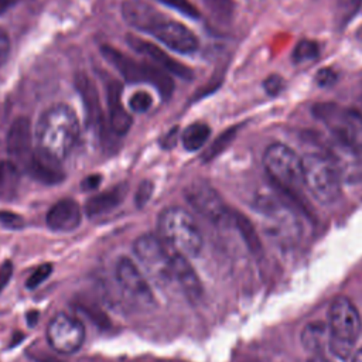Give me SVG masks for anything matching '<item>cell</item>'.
<instances>
[{
	"label": "cell",
	"mask_w": 362,
	"mask_h": 362,
	"mask_svg": "<svg viewBox=\"0 0 362 362\" xmlns=\"http://www.w3.org/2000/svg\"><path fill=\"white\" fill-rule=\"evenodd\" d=\"M328 327L329 351L341 359H348L362 328L361 315L351 300L342 296L334 298L328 311Z\"/></svg>",
	"instance_id": "obj_5"
},
{
	"label": "cell",
	"mask_w": 362,
	"mask_h": 362,
	"mask_svg": "<svg viewBox=\"0 0 362 362\" xmlns=\"http://www.w3.org/2000/svg\"><path fill=\"white\" fill-rule=\"evenodd\" d=\"M362 0H337L335 3V20L338 25L348 23L352 16L358 11Z\"/></svg>",
	"instance_id": "obj_30"
},
{
	"label": "cell",
	"mask_w": 362,
	"mask_h": 362,
	"mask_svg": "<svg viewBox=\"0 0 362 362\" xmlns=\"http://www.w3.org/2000/svg\"><path fill=\"white\" fill-rule=\"evenodd\" d=\"M263 165L274 184L291 198H298L304 185L303 158L283 143L270 144L263 154Z\"/></svg>",
	"instance_id": "obj_4"
},
{
	"label": "cell",
	"mask_w": 362,
	"mask_h": 362,
	"mask_svg": "<svg viewBox=\"0 0 362 362\" xmlns=\"http://www.w3.org/2000/svg\"><path fill=\"white\" fill-rule=\"evenodd\" d=\"M79 134L75 112L66 105L48 107L40 117L35 139L38 148L62 160L74 148Z\"/></svg>",
	"instance_id": "obj_1"
},
{
	"label": "cell",
	"mask_w": 362,
	"mask_h": 362,
	"mask_svg": "<svg viewBox=\"0 0 362 362\" xmlns=\"http://www.w3.org/2000/svg\"><path fill=\"white\" fill-rule=\"evenodd\" d=\"M100 175L99 174H92L89 177H86L83 181H82V188L83 189H95L99 184H100Z\"/></svg>",
	"instance_id": "obj_40"
},
{
	"label": "cell",
	"mask_w": 362,
	"mask_h": 362,
	"mask_svg": "<svg viewBox=\"0 0 362 362\" xmlns=\"http://www.w3.org/2000/svg\"><path fill=\"white\" fill-rule=\"evenodd\" d=\"M158 236L178 253L197 256L204 245L201 229L194 216L184 208L171 206L164 209L157 222Z\"/></svg>",
	"instance_id": "obj_2"
},
{
	"label": "cell",
	"mask_w": 362,
	"mask_h": 362,
	"mask_svg": "<svg viewBox=\"0 0 362 362\" xmlns=\"http://www.w3.org/2000/svg\"><path fill=\"white\" fill-rule=\"evenodd\" d=\"M151 192H153V182L148 181V180L143 181V182L139 185L137 192H136V205H137L139 208L144 206L146 202L150 199Z\"/></svg>",
	"instance_id": "obj_36"
},
{
	"label": "cell",
	"mask_w": 362,
	"mask_h": 362,
	"mask_svg": "<svg viewBox=\"0 0 362 362\" xmlns=\"http://www.w3.org/2000/svg\"><path fill=\"white\" fill-rule=\"evenodd\" d=\"M311 112L334 139L362 150V115L359 112L335 102L315 103Z\"/></svg>",
	"instance_id": "obj_7"
},
{
	"label": "cell",
	"mask_w": 362,
	"mask_h": 362,
	"mask_svg": "<svg viewBox=\"0 0 362 362\" xmlns=\"http://www.w3.org/2000/svg\"><path fill=\"white\" fill-rule=\"evenodd\" d=\"M204 4L209 16L219 24L229 23L235 11L233 0H204Z\"/></svg>",
	"instance_id": "obj_27"
},
{
	"label": "cell",
	"mask_w": 362,
	"mask_h": 362,
	"mask_svg": "<svg viewBox=\"0 0 362 362\" xmlns=\"http://www.w3.org/2000/svg\"><path fill=\"white\" fill-rule=\"evenodd\" d=\"M37 320H38V313H37V311L28 313V315H27V322H28V325H34V324L37 322Z\"/></svg>",
	"instance_id": "obj_42"
},
{
	"label": "cell",
	"mask_w": 362,
	"mask_h": 362,
	"mask_svg": "<svg viewBox=\"0 0 362 362\" xmlns=\"http://www.w3.org/2000/svg\"><path fill=\"white\" fill-rule=\"evenodd\" d=\"M327 154L334 161L342 181L355 184L362 181V150L351 144L332 139L327 148Z\"/></svg>",
	"instance_id": "obj_13"
},
{
	"label": "cell",
	"mask_w": 362,
	"mask_h": 362,
	"mask_svg": "<svg viewBox=\"0 0 362 362\" xmlns=\"http://www.w3.org/2000/svg\"><path fill=\"white\" fill-rule=\"evenodd\" d=\"M151 103H153L151 96L147 92H141V90L133 93V96L129 100V105H130L132 110L139 112V113L146 112L151 106Z\"/></svg>",
	"instance_id": "obj_33"
},
{
	"label": "cell",
	"mask_w": 362,
	"mask_h": 362,
	"mask_svg": "<svg viewBox=\"0 0 362 362\" xmlns=\"http://www.w3.org/2000/svg\"><path fill=\"white\" fill-rule=\"evenodd\" d=\"M171 266H173V279L174 281H177V284L182 290V293L187 296V298L189 301L199 300L202 296V284L194 267L188 262L187 256L173 249Z\"/></svg>",
	"instance_id": "obj_16"
},
{
	"label": "cell",
	"mask_w": 362,
	"mask_h": 362,
	"mask_svg": "<svg viewBox=\"0 0 362 362\" xmlns=\"http://www.w3.org/2000/svg\"><path fill=\"white\" fill-rule=\"evenodd\" d=\"M356 38L362 42V25L358 28V31H356Z\"/></svg>",
	"instance_id": "obj_44"
},
{
	"label": "cell",
	"mask_w": 362,
	"mask_h": 362,
	"mask_svg": "<svg viewBox=\"0 0 362 362\" xmlns=\"http://www.w3.org/2000/svg\"><path fill=\"white\" fill-rule=\"evenodd\" d=\"M51 272H52V264H51V263H44V264L38 266V267L35 269V272L27 279V283H25L27 288H35V287H38L44 280L48 279V276L51 274Z\"/></svg>",
	"instance_id": "obj_32"
},
{
	"label": "cell",
	"mask_w": 362,
	"mask_h": 362,
	"mask_svg": "<svg viewBox=\"0 0 362 362\" xmlns=\"http://www.w3.org/2000/svg\"><path fill=\"white\" fill-rule=\"evenodd\" d=\"M331 332L327 322L313 321L307 324L301 331L303 346L314 355H322L325 349H329Z\"/></svg>",
	"instance_id": "obj_23"
},
{
	"label": "cell",
	"mask_w": 362,
	"mask_h": 362,
	"mask_svg": "<svg viewBox=\"0 0 362 362\" xmlns=\"http://www.w3.org/2000/svg\"><path fill=\"white\" fill-rule=\"evenodd\" d=\"M28 170L35 180L44 184H58L65 177L61 160L38 147L30 157Z\"/></svg>",
	"instance_id": "obj_18"
},
{
	"label": "cell",
	"mask_w": 362,
	"mask_h": 362,
	"mask_svg": "<svg viewBox=\"0 0 362 362\" xmlns=\"http://www.w3.org/2000/svg\"><path fill=\"white\" fill-rule=\"evenodd\" d=\"M106 93L109 105V126L115 134L123 136L132 126V116L122 103V85L117 81L110 79L109 83H106Z\"/></svg>",
	"instance_id": "obj_21"
},
{
	"label": "cell",
	"mask_w": 362,
	"mask_h": 362,
	"mask_svg": "<svg viewBox=\"0 0 362 362\" xmlns=\"http://www.w3.org/2000/svg\"><path fill=\"white\" fill-rule=\"evenodd\" d=\"M236 136V129L232 127V129H228L225 130L222 134H219L215 141L211 144V147L205 151L204 154V161H209L212 158H215L218 154H221L235 139Z\"/></svg>",
	"instance_id": "obj_29"
},
{
	"label": "cell",
	"mask_w": 362,
	"mask_h": 362,
	"mask_svg": "<svg viewBox=\"0 0 362 362\" xmlns=\"http://www.w3.org/2000/svg\"><path fill=\"white\" fill-rule=\"evenodd\" d=\"M47 338L54 351L71 355L78 352L83 345L85 328L76 317L58 314L51 320L47 328Z\"/></svg>",
	"instance_id": "obj_10"
},
{
	"label": "cell",
	"mask_w": 362,
	"mask_h": 362,
	"mask_svg": "<svg viewBox=\"0 0 362 362\" xmlns=\"http://www.w3.org/2000/svg\"><path fill=\"white\" fill-rule=\"evenodd\" d=\"M304 185L322 205L334 204L341 195L342 178L327 151H308L303 157Z\"/></svg>",
	"instance_id": "obj_3"
},
{
	"label": "cell",
	"mask_w": 362,
	"mask_h": 362,
	"mask_svg": "<svg viewBox=\"0 0 362 362\" xmlns=\"http://www.w3.org/2000/svg\"><path fill=\"white\" fill-rule=\"evenodd\" d=\"M189 205L212 223H221L229 216V211L218 191L205 181H195L185 188Z\"/></svg>",
	"instance_id": "obj_12"
},
{
	"label": "cell",
	"mask_w": 362,
	"mask_h": 362,
	"mask_svg": "<svg viewBox=\"0 0 362 362\" xmlns=\"http://www.w3.org/2000/svg\"><path fill=\"white\" fill-rule=\"evenodd\" d=\"M318 57V44L313 40H301L297 42L293 51V59L297 64L313 61Z\"/></svg>",
	"instance_id": "obj_28"
},
{
	"label": "cell",
	"mask_w": 362,
	"mask_h": 362,
	"mask_svg": "<svg viewBox=\"0 0 362 362\" xmlns=\"http://www.w3.org/2000/svg\"><path fill=\"white\" fill-rule=\"evenodd\" d=\"M127 44L134 51H137L139 54L147 57L151 62H154V65L160 66L165 72L173 74L178 78H182V79H191L192 78V71L188 66H185L184 64L174 59L171 55H168L160 47L154 45L148 41H144L139 37H134V35H127Z\"/></svg>",
	"instance_id": "obj_15"
},
{
	"label": "cell",
	"mask_w": 362,
	"mask_h": 362,
	"mask_svg": "<svg viewBox=\"0 0 362 362\" xmlns=\"http://www.w3.org/2000/svg\"><path fill=\"white\" fill-rule=\"evenodd\" d=\"M211 134V129L206 123L202 122H195L189 126H187V129L182 133V144L188 151H197L198 148H201L205 141L208 140Z\"/></svg>",
	"instance_id": "obj_25"
},
{
	"label": "cell",
	"mask_w": 362,
	"mask_h": 362,
	"mask_svg": "<svg viewBox=\"0 0 362 362\" xmlns=\"http://www.w3.org/2000/svg\"><path fill=\"white\" fill-rule=\"evenodd\" d=\"M3 175H4V165H3V163L0 161V182H1V180H3Z\"/></svg>",
	"instance_id": "obj_45"
},
{
	"label": "cell",
	"mask_w": 362,
	"mask_h": 362,
	"mask_svg": "<svg viewBox=\"0 0 362 362\" xmlns=\"http://www.w3.org/2000/svg\"><path fill=\"white\" fill-rule=\"evenodd\" d=\"M11 274H13V263L10 260L3 262V264L0 266V293L10 281Z\"/></svg>",
	"instance_id": "obj_38"
},
{
	"label": "cell",
	"mask_w": 362,
	"mask_h": 362,
	"mask_svg": "<svg viewBox=\"0 0 362 362\" xmlns=\"http://www.w3.org/2000/svg\"><path fill=\"white\" fill-rule=\"evenodd\" d=\"M81 208L74 199H61L47 214V225L57 232H69L81 223Z\"/></svg>",
	"instance_id": "obj_19"
},
{
	"label": "cell",
	"mask_w": 362,
	"mask_h": 362,
	"mask_svg": "<svg viewBox=\"0 0 362 362\" xmlns=\"http://www.w3.org/2000/svg\"><path fill=\"white\" fill-rule=\"evenodd\" d=\"M133 250L139 262L156 281L160 284L174 281L171 266L173 249L160 236L153 233L139 236L133 245Z\"/></svg>",
	"instance_id": "obj_8"
},
{
	"label": "cell",
	"mask_w": 362,
	"mask_h": 362,
	"mask_svg": "<svg viewBox=\"0 0 362 362\" xmlns=\"http://www.w3.org/2000/svg\"><path fill=\"white\" fill-rule=\"evenodd\" d=\"M126 188L123 185H117L113 189L96 194L90 197L85 205V212L88 216H99L116 208L124 198Z\"/></svg>",
	"instance_id": "obj_24"
},
{
	"label": "cell",
	"mask_w": 362,
	"mask_h": 362,
	"mask_svg": "<svg viewBox=\"0 0 362 362\" xmlns=\"http://www.w3.org/2000/svg\"><path fill=\"white\" fill-rule=\"evenodd\" d=\"M232 218H233V222H235V225H236L242 239L245 240L246 246L249 247V250L252 253H255V255L259 253L262 250V243H260L259 236L256 233V229L253 228L250 221L245 215H242L239 212H233Z\"/></svg>",
	"instance_id": "obj_26"
},
{
	"label": "cell",
	"mask_w": 362,
	"mask_h": 362,
	"mask_svg": "<svg viewBox=\"0 0 362 362\" xmlns=\"http://www.w3.org/2000/svg\"><path fill=\"white\" fill-rule=\"evenodd\" d=\"M0 226L6 229H21L24 226V219L18 214L0 211Z\"/></svg>",
	"instance_id": "obj_34"
},
{
	"label": "cell",
	"mask_w": 362,
	"mask_h": 362,
	"mask_svg": "<svg viewBox=\"0 0 362 362\" xmlns=\"http://www.w3.org/2000/svg\"><path fill=\"white\" fill-rule=\"evenodd\" d=\"M75 86L78 93L81 95L85 113H86V120L88 124L96 130L102 129V109H100V100L99 95L96 90V86L93 81L86 75V74H78L75 76Z\"/></svg>",
	"instance_id": "obj_20"
},
{
	"label": "cell",
	"mask_w": 362,
	"mask_h": 362,
	"mask_svg": "<svg viewBox=\"0 0 362 362\" xmlns=\"http://www.w3.org/2000/svg\"><path fill=\"white\" fill-rule=\"evenodd\" d=\"M263 86H264V90H266L269 95L273 96V95H276V93L280 92V89H281V86H283V79H281L279 75H270V76L264 81Z\"/></svg>",
	"instance_id": "obj_37"
},
{
	"label": "cell",
	"mask_w": 362,
	"mask_h": 362,
	"mask_svg": "<svg viewBox=\"0 0 362 362\" xmlns=\"http://www.w3.org/2000/svg\"><path fill=\"white\" fill-rule=\"evenodd\" d=\"M115 276L120 290L130 301L141 307H148L154 303L153 291L146 276L132 259L120 257Z\"/></svg>",
	"instance_id": "obj_11"
},
{
	"label": "cell",
	"mask_w": 362,
	"mask_h": 362,
	"mask_svg": "<svg viewBox=\"0 0 362 362\" xmlns=\"http://www.w3.org/2000/svg\"><path fill=\"white\" fill-rule=\"evenodd\" d=\"M6 144L7 153L13 158H21L30 151L31 126L27 117H18L13 122L7 133Z\"/></svg>",
	"instance_id": "obj_22"
},
{
	"label": "cell",
	"mask_w": 362,
	"mask_h": 362,
	"mask_svg": "<svg viewBox=\"0 0 362 362\" xmlns=\"http://www.w3.org/2000/svg\"><path fill=\"white\" fill-rule=\"evenodd\" d=\"M256 209L264 218L267 235L283 243L298 238L300 222L288 205L274 197H260L256 201Z\"/></svg>",
	"instance_id": "obj_9"
},
{
	"label": "cell",
	"mask_w": 362,
	"mask_h": 362,
	"mask_svg": "<svg viewBox=\"0 0 362 362\" xmlns=\"http://www.w3.org/2000/svg\"><path fill=\"white\" fill-rule=\"evenodd\" d=\"M10 51V41L7 34L0 28V66L6 62Z\"/></svg>",
	"instance_id": "obj_39"
},
{
	"label": "cell",
	"mask_w": 362,
	"mask_h": 362,
	"mask_svg": "<svg viewBox=\"0 0 362 362\" xmlns=\"http://www.w3.org/2000/svg\"><path fill=\"white\" fill-rule=\"evenodd\" d=\"M352 362H362V348H361L359 351H356V352H355Z\"/></svg>",
	"instance_id": "obj_43"
},
{
	"label": "cell",
	"mask_w": 362,
	"mask_h": 362,
	"mask_svg": "<svg viewBox=\"0 0 362 362\" xmlns=\"http://www.w3.org/2000/svg\"><path fill=\"white\" fill-rule=\"evenodd\" d=\"M148 34L154 35L168 48L180 54H191L198 48V38L188 27L164 17L150 30Z\"/></svg>",
	"instance_id": "obj_14"
},
{
	"label": "cell",
	"mask_w": 362,
	"mask_h": 362,
	"mask_svg": "<svg viewBox=\"0 0 362 362\" xmlns=\"http://www.w3.org/2000/svg\"><path fill=\"white\" fill-rule=\"evenodd\" d=\"M14 3H16V0H0V14L7 11Z\"/></svg>",
	"instance_id": "obj_41"
},
{
	"label": "cell",
	"mask_w": 362,
	"mask_h": 362,
	"mask_svg": "<svg viewBox=\"0 0 362 362\" xmlns=\"http://www.w3.org/2000/svg\"><path fill=\"white\" fill-rule=\"evenodd\" d=\"M100 52L127 82H150L158 93L168 99L174 90V82L168 72L154 64L137 62L112 45H102Z\"/></svg>",
	"instance_id": "obj_6"
},
{
	"label": "cell",
	"mask_w": 362,
	"mask_h": 362,
	"mask_svg": "<svg viewBox=\"0 0 362 362\" xmlns=\"http://www.w3.org/2000/svg\"><path fill=\"white\" fill-rule=\"evenodd\" d=\"M338 79V75L337 72L332 69V68H321L318 72H317V76H315V81L320 86L325 88V86H332Z\"/></svg>",
	"instance_id": "obj_35"
},
{
	"label": "cell",
	"mask_w": 362,
	"mask_h": 362,
	"mask_svg": "<svg viewBox=\"0 0 362 362\" xmlns=\"http://www.w3.org/2000/svg\"><path fill=\"white\" fill-rule=\"evenodd\" d=\"M122 16L130 27L144 33H150V30L163 18L153 6L143 0H124L122 4Z\"/></svg>",
	"instance_id": "obj_17"
},
{
	"label": "cell",
	"mask_w": 362,
	"mask_h": 362,
	"mask_svg": "<svg viewBox=\"0 0 362 362\" xmlns=\"http://www.w3.org/2000/svg\"><path fill=\"white\" fill-rule=\"evenodd\" d=\"M157 1L177 10L178 13H181L189 18L199 17V10L189 0H157Z\"/></svg>",
	"instance_id": "obj_31"
}]
</instances>
